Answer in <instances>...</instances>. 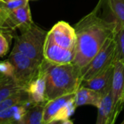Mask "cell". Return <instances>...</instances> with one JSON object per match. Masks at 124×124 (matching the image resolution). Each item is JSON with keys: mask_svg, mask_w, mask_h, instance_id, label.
<instances>
[{"mask_svg": "<svg viewBox=\"0 0 124 124\" xmlns=\"http://www.w3.org/2000/svg\"><path fill=\"white\" fill-rule=\"evenodd\" d=\"M120 124H124V120H123V121H122V122H121Z\"/></svg>", "mask_w": 124, "mask_h": 124, "instance_id": "26", "label": "cell"}, {"mask_svg": "<svg viewBox=\"0 0 124 124\" xmlns=\"http://www.w3.org/2000/svg\"><path fill=\"white\" fill-rule=\"evenodd\" d=\"M115 34L106 40L96 55L86 66L80 70L82 82L91 79L114 64L116 58Z\"/></svg>", "mask_w": 124, "mask_h": 124, "instance_id": "4", "label": "cell"}, {"mask_svg": "<svg viewBox=\"0 0 124 124\" xmlns=\"http://www.w3.org/2000/svg\"><path fill=\"white\" fill-rule=\"evenodd\" d=\"M33 23L29 3L12 10L0 6V32L10 34L16 29L22 31Z\"/></svg>", "mask_w": 124, "mask_h": 124, "instance_id": "6", "label": "cell"}, {"mask_svg": "<svg viewBox=\"0 0 124 124\" xmlns=\"http://www.w3.org/2000/svg\"><path fill=\"white\" fill-rule=\"evenodd\" d=\"M22 90L24 89L18 86L13 78L5 77L0 81V102Z\"/></svg>", "mask_w": 124, "mask_h": 124, "instance_id": "17", "label": "cell"}, {"mask_svg": "<svg viewBox=\"0 0 124 124\" xmlns=\"http://www.w3.org/2000/svg\"><path fill=\"white\" fill-rule=\"evenodd\" d=\"M117 23V27L124 28V0H103Z\"/></svg>", "mask_w": 124, "mask_h": 124, "instance_id": "16", "label": "cell"}, {"mask_svg": "<svg viewBox=\"0 0 124 124\" xmlns=\"http://www.w3.org/2000/svg\"><path fill=\"white\" fill-rule=\"evenodd\" d=\"M4 77H5V76H4L3 75H2L1 73H0V78H4Z\"/></svg>", "mask_w": 124, "mask_h": 124, "instance_id": "25", "label": "cell"}, {"mask_svg": "<svg viewBox=\"0 0 124 124\" xmlns=\"http://www.w3.org/2000/svg\"><path fill=\"white\" fill-rule=\"evenodd\" d=\"M0 73L5 77H13L14 68L9 60L0 61Z\"/></svg>", "mask_w": 124, "mask_h": 124, "instance_id": "20", "label": "cell"}, {"mask_svg": "<svg viewBox=\"0 0 124 124\" xmlns=\"http://www.w3.org/2000/svg\"><path fill=\"white\" fill-rule=\"evenodd\" d=\"M42 67L45 75L47 101L76 93L80 87L82 83L80 70L72 63L53 64L44 58Z\"/></svg>", "mask_w": 124, "mask_h": 124, "instance_id": "2", "label": "cell"}, {"mask_svg": "<svg viewBox=\"0 0 124 124\" xmlns=\"http://www.w3.org/2000/svg\"><path fill=\"white\" fill-rule=\"evenodd\" d=\"M96 124H115L116 117L114 115L113 102L111 91L105 94L99 107Z\"/></svg>", "mask_w": 124, "mask_h": 124, "instance_id": "13", "label": "cell"}, {"mask_svg": "<svg viewBox=\"0 0 124 124\" xmlns=\"http://www.w3.org/2000/svg\"><path fill=\"white\" fill-rule=\"evenodd\" d=\"M61 124H74L73 122L69 118V119H67L65 120H63V121H61Z\"/></svg>", "mask_w": 124, "mask_h": 124, "instance_id": "22", "label": "cell"}, {"mask_svg": "<svg viewBox=\"0 0 124 124\" xmlns=\"http://www.w3.org/2000/svg\"><path fill=\"white\" fill-rule=\"evenodd\" d=\"M47 124H61V121H53V122L49 123Z\"/></svg>", "mask_w": 124, "mask_h": 124, "instance_id": "24", "label": "cell"}, {"mask_svg": "<svg viewBox=\"0 0 124 124\" xmlns=\"http://www.w3.org/2000/svg\"><path fill=\"white\" fill-rule=\"evenodd\" d=\"M52 36L53 40L61 47L75 50L77 36L74 27L71 26L66 21H58L48 31Z\"/></svg>", "mask_w": 124, "mask_h": 124, "instance_id": "10", "label": "cell"}, {"mask_svg": "<svg viewBox=\"0 0 124 124\" xmlns=\"http://www.w3.org/2000/svg\"><path fill=\"white\" fill-rule=\"evenodd\" d=\"M116 43V58L124 64V28L117 27L115 34Z\"/></svg>", "mask_w": 124, "mask_h": 124, "instance_id": "19", "label": "cell"}, {"mask_svg": "<svg viewBox=\"0 0 124 124\" xmlns=\"http://www.w3.org/2000/svg\"><path fill=\"white\" fill-rule=\"evenodd\" d=\"M9 50V42L7 37L0 32V57L5 55Z\"/></svg>", "mask_w": 124, "mask_h": 124, "instance_id": "21", "label": "cell"}, {"mask_svg": "<svg viewBox=\"0 0 124 124\" xmlns=\"http://www.w3.org/2000/svg\"><path fill=\"white\" fill-rule=\"evenodd\" d=\"M102 1L99 0L96 8L75 25L77 42L72 64L80 70L89 63L117 30L115 21H109L99 16Z\"/></svg>", "mask_w": 124, "mask_h": 124, "instance_id": "1", "label": "cell"}, {"mask_svg": "<svg viewBox=\"0 0 124 124\" xmlns=\"http://www.w3.org/2000/svg\"><path fill=\"white\" fill-rule=\"evenodd\" d=\"M45 75L41 64L39 72L26 88V91L28 93L29 102L32 105L45 104L47 102L45 97Z\"/></svg>", "mask_w": 124, "mask_h": 124, "instance_id": "11", "label": "cell"}, {"mask_svg": "<svg viewBox=\"0 0 124 124\" xmlns=\"http://www.w3.org/2000/svg\"><path fill=\"white\" fill-rule=\"evenodd\" d=\"M16 1H18V0H0V2H4V3H9V2H13Z\"/></svg>", "mask_w": 124, "mask_h": 124, "instance_id": "23", "label": "cell"}, {"mask_svg": "<svg viewBox=\"0 0 124 124\" xmlns=\"http://www.w3.org/2000/svg\"><path fill=\"white\" fill-rule=\"evenodd\" d=\"M111 94L114 115L117 118L124 107V64L117 60L114 63Z\"/></svg>", "mask_w": 124, "mask_h": 124, "instance_id": "9", "label": "cell"}, {"mask_svg": "<svg viewBox=\"0 0 124 124\" xmlns=\"http://www.w3.org/2000/svg\"><path fill=\"white\" fill-rule=\"evenodd\" d=\"M44 58L53 64H66L73 62L75 50L61 47L55 42L49 32L45 39L44 50Z\"/></svg>", "mask_w": 124, "mask_h": 124, "instance_id": "8", "label": "cell"}, {"mask_svg": "<svg viewBox=\"0 0 124 124\" xmlns=\"http://www.w3.org/2000/svg\"><path fill=\"white\" fill-rule=\"evenodd\" d=\"M45 104L31 105L23 119L13 124H43V109Z\"/></svg>", "mask_w": 124, "mask_h": 124, "instance_id": "15", "label": "cell"}, {"mask_svg": "<svg viewBox=\"0 0 124 124\" xmlns=\"http://www.w3.org/2000/svg\"></svg>", "mask_w": 124, "mask_h": 124, "instance_id": "29", "label": "cell"}, {"mask_svg": "<svg viewBox=\"0 0 124 124\" xmlns=\"http://www.w3.org/2000/svg\"><path fill=\"white\" fill-rule=\"evenodd\" d=\"M75 93H70L47 101L43 109V124L69 119L77 108L75 104Z\"/></svg>", "mask_w": 124, "mask_h": 124, "instance_id": "7", "label": "cell"}, {"mask_svg": "<svg viewBox=\"0 0 124 124\" xmlns=\"http://www.w3.org/2000/svg\"><path fill=\"white\" fill-rule=\"evenodd\" d=\"M6 124H13V123H6Z\"/></svg>", "mask_w": 124, "mask_h": 124, "instance_id": "28", "label": "cell"}, {"mask_svg": "<svg viewBox=\"0 0 124 124\" xmlns=\"http://www.w3.org/2000/svg\"><path fill=\"white\" fill-rule=\"evenodd\" d=\"M8 60L11 62L14 68L13 78L18 86L26 91L30 82L39 72L42 63L13 49Z\"/></svg>", "mask_w": 124, "mask_h": 124, "instance_id": "5", "label": "cell"}, {"mask_svg": "<svg viewBox=\"0 0 124 124\" xmlns=\"http://www.w3.org/2000/svg\"><path fill=\"white\" fill-rule=\"evenodd\" d=\"M27 102H29L28 93L25 90H22L11 95L6 99L0 102V112L15 104Z\"/></svg>", "mask_w": 124, "mask_h": 124, "instance_id": "18", "label": "cell"}, {"mask_svg": "<svg viewBox=\"0 0 124 124\" xmlns=\"http://www.w3.org/2000/svg\"><path fill=\"white\" fill-rule=\"evenodd\" d=\"M103 96L102 94L94 90L80 85L75 95V104L76 107L83 105H91L97 108Z\"/></svg>", "mask_w": 124, "mask_h": 124, "instance_id": "14", "label": "cell"}, {"mask_svg": "<svg viewBox=\"0 0 124 124\" xmlns=\"http://www.w3.org/2000/svg\"><path fill=\"white\" fill-rule=\"evenodd\" d=\"M4 78H5V77H4ZM0 78V81H1V80H2V78Z\"/></svg>", "mask_w": 124, "mask_h": 124, "instance_id": "27", "label": "cell"}, {"mask_svg": "<svg viewBox=\"0 0 124 124\" xmlns=\"http://www.w3.org/2000/svg\"><path fill=\"white\" fill-rule=\"evenodd\" d=\"M113 74L114 64L91 79L83 80L81 83V85L94 90L104 96L111 91Z\"/></svg>", "mask_w": 124, "mask_h": 124, "instance_id": "12", "label": "cell"}, {"mask_svg": "<svg viewBox=\"0 0 124 124\" xmlns=\"http://www.w3.org/2000/svg\"><path fill=\"white\" fill-rule=\"evenodd\" d=\"M21 32V35L16 37L13 50L42 63L44 60V45L48 31L33 23Z\"/></svg>", "mask_w": 124, "mask_h": 124, "instance_id": "3", "label": "cell"}]
</instances>
